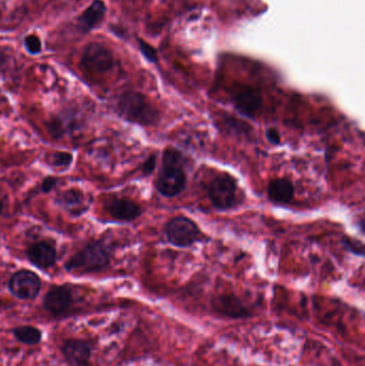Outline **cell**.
Segmentation results:
<instances>
[{"mask_svg": "<svg viewBox=\"0 0 365 366\" xmlns=\"http://www.w3.org/2000/svg\"><path fill=\"white\" fill-rule=\"evenodd\" d=\"M155 186L157 192L166 199H174L184 192L186 186V172L184 167V155L178 149L167 147L163 151Z\"/></svg>", "mask_w": 365, "mask_h": 366, "instance_id": "1", "label": "cell"}, {"mask_svg": "<svg viewBox=\"0 0 365 366\" xmlns=\"http://www.w3.org/2000/svg\"><path fill=\"white\" fill-rule=\"evenodd\" d=\"M120 115L133 124L140 126H155L160 120V112L144 95L136 91H126L117 102Z\"/></svg>", "mask_w": 365, "mask_h": 366, "instance_id": "2", "label": "cell"}, {"mask_svg": "<svg viewBox=\"0 0 365 366\" xmlns=\"http://www.w3.org/2000/svg\"><path fill=\"white\" fill-rule=\"evenodd\" d=\"M166 239L174 247H190L204 238L201 228L188 216H174L164 228Z\"/></svg>", "mask_w": 365, "mask_h": 366, "instance_id": "3", "label": "cell"}, {"mask_svg": "<svg viewBox=\"0 0 365 366\" xmlns=\"http://www.w3.org/2000/svg\"><path fill=\"white\" fill-rule=\"evenodd\" d=\"M211 205L220 211H226L238 206V183L229 174L219 175L208 187Z\"/></svg>", "mask_w": 365, "mask_h": 366, "instance_id": "4", "label": "cell"}, {"mask_svg": "<svg viewBox=\"0 0 365 366\" xmlns=\"http://www.w3.org/2000/svg\"><path fill=\"white\" fill-rule=\"evenodd\" d=\"M109 257L104 247L100 243H90L82 251L72 256L66 264V270H82V271H97L107 267Z\"/></svg>", "mask_w": 365, "mask_h": 366, "instance_id": "5", "label": "cell"}, {"mask_svg": "<svg viewBox=\"0 0 365 366\" xmlns=\"http://www.w3.org/2000/svg\"><path fill=\"white\" fill-rule=\"evenodd\" d=\"M232 102L238 113L254 119L263 107V95L253 87L239 86L232 93Z\"/></svg>", "mask_w": 365, "mask_h": 366, "instance_id": "6", "label": "cell"}, {"mask_svg": "<svg viewBox=\"0 0 365 366\" xmlns=\"http://www.w3.org/2000/svg\"><path fill=\"white\" fill-rule=\"evenodd\" d=\"M111 51L101 43H89L82 56V66L89 72L104 73L113 66Z\"/></svg>", "mask_w": 365, "mask_h": 366, "instance_id": "7", "label": "cell"}, {"mask_svg": "<svg viewBox=\"0 0 365 366\" xmlns=\"http://www.w3.org/2000/svg\"><path fill=\"white\" fill-rule=\"evenodd\" d=\"M41 281L36 273L27 270L16 272L9 281V289L12 295L22 300H31L38 296Z\"/></svg>", "mask_w": 365, "mask_h": 366, "instance_id": "8", "label": "cell"}, {"mask_svg": "<svg viewBox=\"0 0 365 366\" xmlns=\"http://www.w3.org/2000/svg\"><path fill=\"white\" fill-rule=\"evenodd\" d=\"M27 257L33 266L41 268V269H47L55 265L57 253L53 245L45 241H41L29 247L27 251Z\"/></svg>", "mask_w": 365, "mask_h": 366, "instance_id": "9", "label": "cell"}, {"mask_svg": "<svg viewBox=\"0 0 365 366\" xmlns=\"http://www.w3.org/2000/svg\"><path fill=\"white\" fill-rule=\"evenodd\" d=\"M107 212L118 221H134L143 213L142 207L128 199H115L107 203Z\"/></svg>", "mask_w": 365, "mask_h": 366, "instance_id": "10", "label": "cell"}, {"mask_svg": "<svg viewBox=\"0 0 365 366\" xmlns=\"http://www.w3.org/2000/svg\"><path fill=\"white\" fill-rule=\"evenodd\" d=\"M269 201L280 205L292 203L294 197V183L287 178H275L267 187Z\"/></svg>", "mask_w": 365, "mask_h": 366, "instance_id": "11", "label": "cell"}, {"mask_svg": "<svg viewBox=\"0 0 365 366\" xmlns=\"http://www.w3.org/2000/svg\"><path fill=\"white\" fill-rule=\"evenodd\" d=\"M72 303L71 291L66 287H53L45 296L43 305L53 314H61L69 309Z\"/></svg>", "mask_w": 365, "mask_h": 366, "instance_id": "12", "label": "cell"}, {"mask_svg": "<svg viewBox=\"0 0 365 366\" xmlns=\"http://www.w3.org/2000/svg\"><path fill=\"white\" fill-rule=\"evenodd\" d=\"M66 359L76 366H86L91 355V348L84 341H69L64 346Z\"/></svg>", "mask_w": 365, "mask_h": 366, "instance_id": "13", "label": "cell"}, {"mask_svg": "<svg viewBox=\"0 0 365 366\" xmlns=\"http://www.w3.org/2000/svg\"><path fill=\"white\" fill-rule=\"evenodd\" d=\"M107 7L102 0H95L83 12L78 18V25L83 31H89L97 27L104 18Z\"/></svg>", "mask_w": 365, "mask_h": 366, "instance_id": "14", "label": "cell"}, {"mask_svg": "<svg viewBox=\"0 0 365 366\" xmlns=\"http://www.w3.org/2000/svg\"><path fill=\"white\" fill-rule=\"evenodd\" d=\"M58 201L62 207L66 208L68 211L76 216H80V213L86 211L87 207H88L84 194L78 190L66 191L60 195Z\"/></svg>", "mask_w": 365, "mask_h": 366, "instance_id": "15", "label": "cell"}, {"mask_svg": "<svg viewBox=\"0 0 365 366\" xmlns=\"http://www.w3.org/2000/svg\"><path fill=\"white\" fill-rule=\"evenodd\" d=\"M14 336L20 342L27 345L38 344L42 338V333H41L40 330L31 326L16 328L14 330Z\"/></svg>", "mask_w": 365, "mask_h": 366, "instance_id": "16", "label": "cell"}, {"mask_svg": "<svg viewBox=\"0 0 365 366\" xmlns=\"http://www.w3.org/2000/svg\"><path fill=\"white\" fill-rule=\"evenodd\" d=\"M342 243H343L345 249L350 253L354 254L357 256H364V244L362 241L357 240V239L350 238V237H343L342 238Z\"/></svg>", "mask_w": 365, "mask_h": 366, "instance_id": "17", "label": "cell"}, {"mask_svg": "<svg viewBox=\"0 0 365 366\" xmlns=\"http://www.w3.org/2000/svg\"><path fill=\"white\" fill-rule=\"evenodd\" d=\"M72 155L66 153H56L52 155L51 163L52 165L56 167H68L72 163Z\"/></svg>", "mask_w": 365, "mask_h": 366, "instance_id": "18", "label": "cell"}, {"mask_svg": "<svg viewBox=\"0 0 365 366\" xmlns=\"http://www.w3.org/2000/svg\"><path fill=\"white\" fill-rule=\"evenodd\" d=\"M223 124L224 126H226V129H227V131L232 129V131H234L235 133H240V134H246V133H248L244 122H239V120L235 119V118H226Z\"/></svg>", "mask_w": 365, "mask_h": 366, "instance_id": "19", "label": "cell"}, {"mask_svg": "<svg viewBox=\"0 0 365 366\" xmlns=\"http://www.w3.org/2000/svg\"><path fill=\"white\" fill-rule=\"evenodd\" d=\"M25 47H26L27 51L31 54H38L41 51V41L37 35H28L25 39Z\"/></svg>", "mask_w": 365, "mask_h": 366, "instance_id": "20", "label": "cell"}, {"mask_svg": "<svg viewBox=\"0 0 365 366\" xmlns=\"http://www.w3.org/2000/svg\"><path fill=\"white\" fill-rule=\"evenodd\" d=\"M140 49L143 55L147 58V60H149L150 62L157 61V52H155V49H153L151 45H149L148 43L145 42V41L140 40Z\"/></svg>", "mask_w": 365, "mask_h": 366, "instance_id": "21", "label": "cell"}, {"mask_svg": "<svg viewBox=\"0 0 365 366\" xmlns=\"http://www.w3.org/2000/svg\"><path fill=\"white\" fill-rule=\"evenodd\" d=\"M265 137L268 139L269 143H273V145H280V143H281V134H280L277 129H267V131H265Z\"/></svg>", "mask_w": 365, "mask_h": 366, "instance_id": "22", "label": "cell"}, {"mask_svg": "<svg viewBox=\"0 0 365 366\" xmlns=\"http://www.w3.org/2000/svg\"><path fill=\"white\" fill-rule=\"evenodd\" d=\"M155 165H157V157L155 155H150L149 159L147 160L144 163V166H143V170H144V174L149 175L155 170Z\"/></svg>", "mask_w": 365, "mask_h": 366, "instance_id": "23", "label": "cell"}, {"mask_svg": "<svg viewBox=\"0 0 365 366\" xmlns=\"http://www.w3.org/2000/svg\"><path fill=\"white\" fill-rule=\"evenodd\" d=\"M56 182H57V180L53 178V177H49V178L45 179L42 184L43 192L49 193V191L53 190L54 187L56 186Z\"/></svg>", "mask_w": 365, "mask_h": 366, "instance_id": "24", "label": "cell"}, {"mask_svg": "<svg viewBox=\"0 0 365 366\" xmlns=\"http://www.w3.org/2000/svg\"><path fill=\"white\" fill-rule=\"evenodd\" d=\"M1 211H3V203L0 201V213H1Z\"/></svg>", "mask_w": 365, "mask_h": 366, "instance_id": "25", "label": "cell"}]
</instances>
